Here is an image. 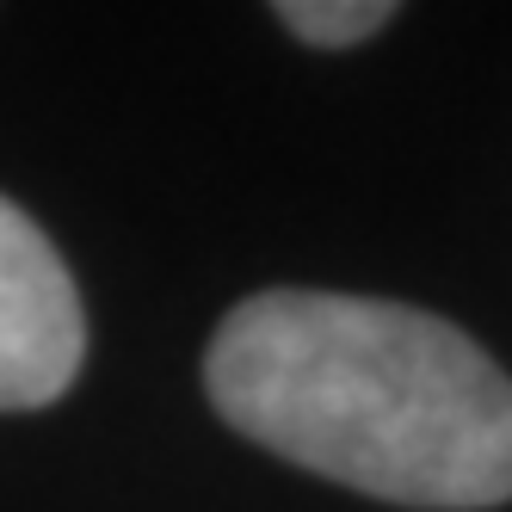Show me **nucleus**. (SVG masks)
<instances>
[{
	"mask_svg": "<svg viewBox=\"0 0 512 512\" xmlns=\"http://www.w3.org/2000/svg\"><path fill=\"white\" fill-rule=\"evenodd\" d=\"M395 19L389 0H278V25L290 38H303L315 50H346L364 44Z\"/></svg>",
	"mask_w": 512,
	"mask_h": 512,
	"instance_id": "7ed1b4c3",
	"label": "nucleus"
},
{
	"mask_svg": "<svg viewBox=\"0 0 512 512\" xmlns=\"http://www.w3.org/2000/svg\"><path fill=\"white\" fill-rule=\"evenodd\" d=\"M204 389L253 445L358 494L426 512L512 500V377L426 309L266 290L223 315Z\"/></svg>",
	"mask_w": 512,
	"mask_h": 512,
	"instance_id": "f257e3e1",
	"label": "nucleus"
},
{
	"mask_svg": "<svg viewBox=\"0 0 512 512\" xmlns=\"http://www.w3.org/2000/svg\"><path fill=\"white\" fill-rule=\"evenodd\" d=\"M87 321L50 235L0 198V414L50 408L81 377Z\"/></svg>",
	"mask_w": 512,
	"mask_h": 512,
	"instance_id": "f03ea898",
	"label": "nucleus"
}]
</instances>
